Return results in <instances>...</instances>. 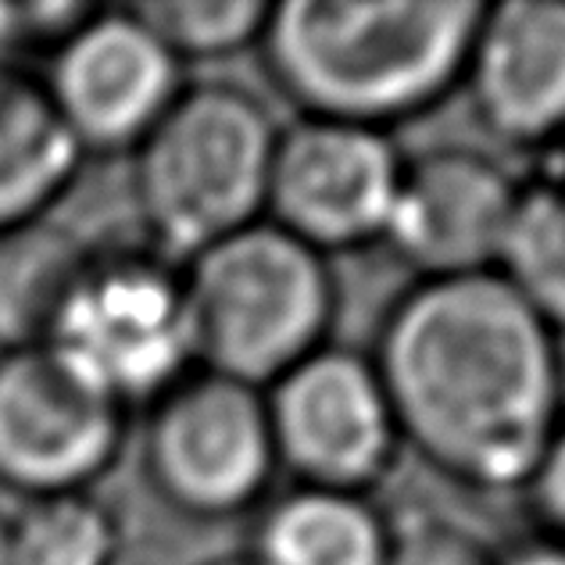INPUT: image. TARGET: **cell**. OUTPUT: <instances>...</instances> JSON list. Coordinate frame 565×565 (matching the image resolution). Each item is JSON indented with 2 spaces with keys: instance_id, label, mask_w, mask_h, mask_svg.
Segmentation results:
<instances>
[{
  "instance_id": "6da1fadb",
  "label": "cell",
  "mask_w": 565,
  "mask_h": 565,
  "mask_svg": "<svg viewBox=\"0 0 565 565\" xmlns=\"http://www.w3.org/2000/svg\"><path fill=\"white\" fill-rule=\"evenodd\" d=\"M369 359L401 448L469 494H523L565 423L562 337L501 273L415 279Z\"/></svg>"
},
{
  "instance_id": "7a4b0ae2",
  "label": "cell",
  "mask_w": 565,
  "mask_h": 565,
  "mask_svg": "<svg viewBox=\"0 0 565 565\" xmlns=\"http://www.w3.org/2000/svg\"><path fill=\"white\" fill-rule=\"evenodd\" d=\"M480 0H282L262 72L297 118L391 132L462 86Z\"/></svg>"
},
{
  "instance_id": "3957f363",
  "label": "cell",
  "mask_w": 565,
  "mask_h": 565,
  "mask_svg": "<svg viewBox=\"0 0 565 565\" xmlns=\"http://www.w3.org/2000/svg\"><path fill=\"white\" fill-rule=\"evenodd\" d=\"M279 126L241 83H186L166 118L129 154L143 241L190 262L265 218Z\"/></svg>"
},
{
  "instance_id": "277c9868",
  "label": "cell",
  "mask_w": 565,
  "mask_h": 565,
  "mask_svg": "<svg viewBox=\"0 0 565 565\" xmlns=\"http://www.w3.org/2000/svg\"><path fill=\"white\" fill-rule=\"evenodd\" d=\"M198 369L247 386L333 344L340 287L333 265L269 218L183 262Z\"/></svg>"
},
{
  "instance_id": "5b68a950",
  "label": "cell",
  "mask_w": 565,
  "mask_h": 565,
  "mask_svg": "<svg viewBox=\"0 0 565 565\" xmlns=\"http://www.w3.org/2000/svg\"><path fill=\"white\" fill-rule=\"evenodd\" d=\"M47 348L129 412L154 405L198 369L183 265L147 241H97Z\"/></svg>"
},
{
  "instance_id": "8992f818",
  "label": "cell",
  "mask_w": 565,
  "mask_h": 565,
  "mask_svg": "<svg viewBox=\"0 0 565 565\" xmlns=\"http://www.w3.org/2000/svg\"><path fill=\"white\" fill-rule=\"evenodd\" d=\"M140 462L175 515L198 523L255 515L279 472L265 391L193 369L143 408Z\"/></svg>"
},
{
  "instance_id": "52a82bcc",
  "label": "cell",
  "mask_w": 565,
  "mask_h": 565,
  "mask_svg": "<svg viewBox=\"0 0 565 565\" xmlns=\"http://www.w3.org/2000/svg\"><path fill=\"white\" fill-rule=\"evenodd\" d=\"M132 412L54 348L0 351V490L22 501L97 490Z\"/></svg>"
},
{
  "instance_id": "ba28073f",
  "label": "cell",
  "mask_w": 565,
  "mask_h": 565,
  "mask_svg": "<svg viewBox=\"0 0 565 565\" xmlns=\"http://www.w3.org/2000/svg\"><path fill=\"white\" fill-rule=\"evenodd\" d=\"M265 408L279 472L294 483L373 494L405 451L369 351L326 344L265 386Z\"/></svg>"
},
{
  "instance_id": "9c48e42d",
  "label": "cell",
  "mask_w": 565,
  "mask_h": 565,
  "mask_svg": "<svg viewBox=\"0 0 565 565\" xmlns=\"http://www.w3.org/2000/svg\"><path fill=\"white\" fill-rule=\"evenodd\" d=\"M40 83L86 158H129L186 90V68L132 8H94Z\"/></svg>"
},
{
  "instance_id": "30bf717a",
  "label": "cell",
  "mask_w": 565,
  "mask_h": 565,
  "mask_svg": "<svg viewBox=\"0 0 565 565\" xmlns=\"http://www.w3.org/2000/svg\"><path fill=\"white\" fill-rule=\"evenodd\" d=\"M405 158L391 132L294 118L276 137L265 218L326 258L380 247Z\"/></svg>"
},
{
  "instance_id": "8fae6325",
  "label": "cell",
  "mask_w": 565,
  "mask_h": 565,
  "mask_svg": "<svg viewBox=\"0 0 565 565\" xmlns=\"http://www.w3.org/2000/svg\"><path fill=\"white\" fill-rule=\"evenodd\" d=\"M515 172L480 147L440 143L405 158L383 244L415 279L498 273Z\"/></svg>"
},
{
  "instance_id": "7c38bea8",
  "label": "cell",
  "mask_w": 565,
  "mask_h": 565,
  "mask_svg": "<svg viewBox=\"0 0 565 565\" xmlns=\"http://www.w3.org/2000/svg\"><path fill=\"white\" fill-rule=\"evenodd\" d=\"M462 90L490 140L533 154L565 143V0L483 4Z\"/></svg>"
},
{
  "instance_id": "4fadbf2b",
  "label": "cell",
  "mask_w": 565,
  "mask_h": 565,
  "mask_svg": "<svg viewBox=\"0 0 565 565\" xmlns=\"http://www.w3.org/2000/svg\"><path fill=\"white\" fill-rule=\"evenodd\" d=\"M394 519L373 494L290 483L250 515L247 565H394Z\"/></svg>"
},
{
  "instance_id": "5bb4252c",
  "label": "cell",
  "mask_w": 565,
  "mask_h": 565,
  "mask_svg": "<svg viewBox=\"0 0 565 565\" xmlns=\"http://www.w3.org/2000/svg\"><path fill=\"white\" fill-rule=\"evenodd\" d=\"M83 166L36 72L0 65V233L54 215Z\"/></svg>"
},
{
  "instance_id": "9a60e30c",
  "label": "cell",
  "mask_w": 565,
  "mask_h": 565,
  "mask_svg": "<svg viewBox=\"0 0 565 565\" xmlns=\"http://www.w3.org/2000/svg\"><path fill=\"white\" fill-rule=\"evenodd\" d=\"M97 241L43 215L0 233V351L47 348Z\"/></svg>"
},
{
  "instance_id": "2e32d148",
  "label": "cell",
  "mask_w": 565,
  "mask_h": 565,
  "mask_svg": "<svg viewBox=\"0 0 565 565\" xmlns=\"http://www.w3.org/2000/svg\"><path fill=\"white\" fill-rule=\"evenodd\" d=\"M523 301L565 337V147L541 151L515 175V207L501 269Z\"/></svg>"
},
{
  "instance_id": "e0dca14e",
  "label": "cell",
  "mask_w": 565,
  "mask_h": 565,
  "mask_svg": "<svg viewBox=\"0 0 565 565\" xmlns=\"http://www.w3.org/2000/svg\"><path fill=\"white\" fill-rule=\"evenodd\" d=\"M22 565H118L122 519L97 490H72L25 501L11 515Z\"/></svg>"
},
{
  "instance_id": "ac0fdd59",
  "label": "cell",
  "mask_w": 565,
  "mask_h": 565,
  "mask_svg": "<svg viewBox=\"0 0 565 565\" xmlns=\"http://www.w3.org/2000/svg\"><path fill=\"white\" fill-rule=\"evenodd\" d=\"M183 68L258 51L269 22L265 0H140L129 4Z\"/></svg>"
},
{
  "instance_id": "d6986e66",
  "label": "cell",
  "mask_w": 565,
  "mask_h": 565,
  "mask_svg": "<svg viewBox=\"0 0 565 565\" xmlns=\"http://www.w3.org/2000/svg\"><path fill=\"white\" fill-rule=\"evenodd\" d=\"M523 498L530 504L537 530L565 544V423L526 480Z\"/></svg>"
},
{
  "instance_id": "ffe728a7",
  "label": "cell",
  "mask_w": 565,
  "mask_h": 565,
  "mask_svg": "<svg viewBox=\"0 0 565 565\" xmlns=\"http://www.w3.org/2000/svg\"><path fill=\"white\" fill-rule=\"evenodd\" d=\"M483 565H565V544L537 530L533 537L490 547Z\"/></svg>"
},
{
  "instance_id": "44dd1931",
  "label": "cell",
  "mask_w": 565,
  "mask_h": 565,
  "mask_svg": "<svg viewBox=\"0 0 565 565\" xmlns=\"http://www.w3.org/2000/svg\"><path fill=\"white\" fill-rule=\"evenodd\" d=\"M25 54V33L19 4H0V65H22Z\"/></svg>"
},
{
  "instance_id": "7402d4cb",
  "label": "cell",
  "mask_w": 565,
  "mask_h": 565,
  "mask_svg": "<svg viewBox=\"0 0 565 565\" xmlns=\"http://www.w3.org/2000/svg\"><path fill=\"white\" fill-rule=\"evenodd\" d=\"M0 565H22L19 544H14V530H11V515L0 512Z\"/></svg>"
},
{
  "instance_id": "603a6c76",
  "label": "cell",
  "mask_w": 565,
  "mask_h": 565,
  "mask_svg": "<svg viewBox=\"0 0 565 565\" xmlns=\"http://www.w3.org/2000/svg\"><path fill=\"white\" fill-rule=\"evenodd\" d=\"M204 565H247L244 555H233V558H215V562H204Z\"/></svg>"
}]
</instances>
